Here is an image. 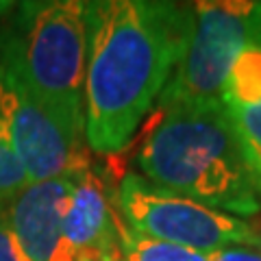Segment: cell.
<instances>
[{"mask_svg":"<svg viewBox=\"0 0 261 261\" xmlns=\"http://www.w3.org/2000/svg\"><path fill=\"white\" fill-rule=\"evenodd\" d=\"M194 33V5L168 0L87 3L85 142L120 152L159 100Z\"/></svg>","mask_w":261,"mask_h":261,"instance_id":"obj_1","label":"cell"},{"mask_svg":"<svg viewBox=\"0 0 261 261\" xmlns=\"http://www.w3.org/2000/svg\"><path fill=\"white\" fill-rule=\"evenodd\" d=\"M137 166L154 185L205 207L238 218L261 211L222 100L161 109Z\"/></svg>","mask_w":261,"mask_h":261,"instance_id":"obj_2","label":"cell"},{"mask_svg":"<svg viewBox=\"0 0 261 261\" xmlns=\"http://www.w3.org/2000/svg\"><path fill=\"white\" fill-rule=\"evenodd\" d=\"M0 57L70 137L85 133L87 3L29 0L0 27Z\"/></svg>","mask_w":261,"mask_h":261,"instance_id":"obj_3","label":"cell"},{"mask_svg":"<svg viewBox=\"0 0 261 261\" xmlns=\"http://www.w3.org/2000/svg\"><path fill=\"white\" fill-rule=\"evenodd\" d=\"M111 202L128 231L202 255L226 246H252L255 242V226L246 220L205 207L135 172L120 178Z\"/></svg>","mask_w":261,"mask_h":261,"instance_id":"obj_4","label":"cell"},{"mask_svg":"<svg viewBox=\"0 0 261 261\" xmlns=\"http://www.w3.org/2000/svg\"><path fill=\"white\" fill-rule=\"evenodd\" d=\"M248 44L252 3H196L190 46L159 96V109L220 100L228 70Z\"/></svg>","mask_w":261,"mask_h":261,"instance_id":"obj_5","label":"cell"},{"mask_svg":"<svg viewBox=\"0 0 261 261\" xmlns=\"http://www.w3.org/2000/svg\"><path fill=\"white\" fill-rule=\"evenodd\" d=\"M0 133L18 154L29 183L87 166L79 144L44 111L0 57Z\"/></svg>","mask_w":261,"mask_h":261,"instance_id":"obj_6","label":"cell"},{"mask_svg":"<svg viewBox=\"0 0 261 261\" xmlns=\"http://www.w3.org/2000/svg\"><path fill=\"white\" fill-rule=\"evenodd\" d=\"M83 168L48 181L29 183L7 202L11 231L31 261H74L61 235L63 205Z\"/></svg>","mask_w":261,"mask_h":261,"instance_id":"obj_7","label":"cell"},{"mask_svg":"<svg viewBox=\"0 0 261 261\" xmlns=\"http://www.w3.org/2000/svg\"><path fill=\"white\" fill-rule=\"evenodd\" d=\"M61 235L74 261H122V220L92 170H81L63 205Z\"/></svg>","mask_w":261,"mask_h":261,"instance_id":"obj_8","label":"cell"},{"mask_svg":"<svg viewBox=\"0 0 261 261\" xmlns=\"http://www.w3.org/2000/svg\"><path fill=\"white\" fill-rule=\"evenodd\" d=\"M250 183L261 202V100L255 105H224Z\"/></svg>","mask_w":261,"mask_h":261,"instance_id":"obj_9","label":"cell"},{"mask_svg":"<svg viewBox=\"0 0 261 261\" xmlns=\"http://www.w3.org/2000/svg\"><path fill=\"white\" fill-rule=\"evenodd\" d=\"M222 105H255L261 100V46L248 44L233 61L220 94Z\"/></svg>","mask_w":261,"mask_h":261,"instance_id":"obj_10","label":"cell"},{"mask_svg":"<svg viewBox=\"0 0 261 261\" xmlns=\"http://www.w3.org/2000/svg\"><path fill=\"white\" fill-rule=\"evenodd\" d=\"M122 261H209L198 250L137 235L122 224Z\"/></svg>","mask_w":261,"mask_h":261,"instance_id":"obj_11","label":"cell"},{"mask_svg":"<svg viewBox=\"0 0 261 261\" xmlns=\"http://www.w3.org/2000/svg\"><path fill=\"white\" fill-rule=\"evenodd\" d=\"M27 185H29V178L18 154L13 152L7 137L0 133V205H7Z\"/></svg>","mask_w":261,"mask_h":261,"instance_id":"obj_12","label":"cell"},{"mask_svg":"<svg viewBox=\"0 0 261 261\" xmlns=\"http://www.w3.org/2000/svg\"><path fill=\"white\" fill-rule=\"evenodd\" d=\"M0 261H31L11 231L7 205H0Z\"/></svg>","mask_w":261,"mask_h":261,"instance_id":"obj_13","label":"cell"},{"mask_svg":"<svg viewBox=\"0 0 261 261\" xmlns=\"http://www.w3.org/2000/svg\"><path fill=\"white\" fill-rule=\"evenodd\" d=\"M209 261H261V255L248 246H226L207 255Z\"/></svg>","mask_w":261,"mask_h":261,"instance_id":"obj_14","label":"cell"},{"mask_svg":"<svg viewBox=\"0 0 261 261\" xmlns=\"http://www.w3.org/2000/svg\"><path fill=\"white\" fill-rule=\"evenodd\" d=\"M252 44L261 46V3H252Z\"/></svg>","mask_w":261,"mask_h":261,"instance_id":"obj_15","label":"cell"},{"mask_svg":"<svg viewBox=\"0 0 261 261\" xmlns=\"http://www.w3.org/2000/svg\"><path fill=\"white\" fill-rule=\"evenodd\" d=\"M252 246H255L259 250V255H261V228H259V231L255 228V242H252Z\"/></svg>","mask_w":261,"mask_h":261,"instance_id":"obj_16","label":"cell"},{"mask_svg":"<svg viewBox=\"0 0 261 261\" xmlns=\"http://www.w3.org/2000/svg\"><path fill=\"white\" fill-rule=\"evenodd\" d=\"M9 7H15L13 3H0V15H3L5 11H9Z\"/></svg>","mask_w":261,"mask_h":261,"instance_id":"obj_17","label":"cell"}]
</instances>
